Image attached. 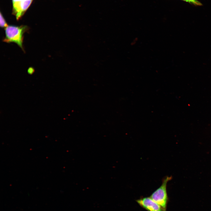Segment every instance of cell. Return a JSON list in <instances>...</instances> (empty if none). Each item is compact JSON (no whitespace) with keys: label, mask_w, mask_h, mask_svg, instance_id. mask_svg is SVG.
<instances>
[{"label":"cell","mask_w":211,"mask_h":211,"mask_svg":"<svg viewBox=\"0 0 211 211\" xmlns=\"http://www.w3.org/2000/svg\"><path fill=\"white\" fill-rule=\"evenodd\" d=\"M28 29L26 25H8L5 28V36L3 41L7 43L15 42L24 51L23 45V35Z\"/></svg>","instance_id":"cell-1"},{"label":"cell","mask_w":211,"mask_h":211,"mask_svg":"<svg viewBox=\"0 0 211 211\" xmlns=\"http://www.w3.org/2000/svg\"><path fill=\"white\" fill-rule=\"evenodd\" d=\"M171 179V177L169 176L166 177L164 178L161 185L150 196L161 207L163 211H166L168 200L166 190L167 184Z\"/></svg>","instance_id":"cell-2"},{"label":"cell","mask_w":211,"mask_h":211,"mask_svg":"<svg viewBox=\"0 0 211 211\" xmlns=\"http://www.w3.org/2000/svg\"><path fill=\"white\" fill-rule=\"evenodd\" d=\"M33 0H12V14L19 20L31 5Z\"/></svg>","instance_id":"cell-3"},{"label":"cell","mask_w":211,"mask_h":211,"mask_svg":"<svg viewBox=\"0 0 211 211\" xmlns=\"http://www.w3.org/2000/svg\"><path fill=\"white\" fill-rule=\"evenodd\" d=\"M136 201L140 206L148 211H163L161 207L150 197L143 198Z\"/></svg>","instance_id":"cell-4"},{"label":"cell","mask_w":211,"mask_h":211,"mask_svg":"<svg viewBox=\"0 0 211 211\" xmlns=\"http://www.w3.org/2000/svg\"><path fill=\"white\" fill-rule=\"evenodd\" d=\"M0 26L2 28H6L8 25L6 23L5 19L4 18L3 15L0 12Z\"/></svg>","instance_id":"cell-5"},{"label":"cell","mask_w":211,"mask_h":211,"mask_svg":"<svg viewBox=\"0 0 211 211\" xmlns=\"http://www.w3.org/2000/svg\"><path fill=\"white\" fill-rule=\"evenodd\" d=\"M183 1L196 6H200L202 5L201 3L197 0H183Z\"/></svg>","instance_id":"cell-6"},{"label":"cell","mask_w":211,"mask_h":211,"mask_svg":"<svg viewBox=\"0 0 211 211\" xmlns=\"http://www.w3.org/2000/svg\"><path fill=\"white\" fill-rule=\"evenodd\" d=\"M34 70L32 67L29 68L28 69V72L30 74H32L34 72Z\"/></svg>","instance_id":"cell-7"},{"label":"cell","mask_w":211,"mask_h":211,"mask_svg":"<svg viewBox=\"0 0 211 211\" xmlns=\"http://www.w3.org/2000/svg\"></svg>","instance_id":"cell-8"}]
</instances>
